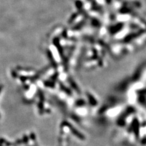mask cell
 Listing matches in <instances>:
<instances>
[{
  "label": "cell",
  "instance_id": "obj_5",
  "mask_svg": "<svg viewBox=\"0 0 146 146\" xmlns=\"http://www.w3.org/2000/svg\"><path fill=\"white\" fill-rule=\"evenodd\" d=\"M88 97H89L88 98H89L90 103L92 104V105H94V103L95 102V101H94V98H93V97H92L91 96H90V94H88Z\"/></svg>",
  "mask_w": 146,
  "mask_h": 146
},
{
  "label": "cell",
  "instance_id": "obj_7",
  "mask_svg": "<svg viewBox=\"0 0 146 146\" xmlns=\"http://www.w3.org/2000/svg\"><path fill=\"white\" fill-rule=\"evenodd\" d=\"M84 100H78V101H77V102H76V105H78V106H79V105H83V104H84Z\"/></svg>",
  "mask_w": 146,
  "mask_h": 146
},
{
  "label": "cell",
  "instance_id": "obj_8",
  "mask_svg": "<svg viewBox=\"0 0 146 146\" xmlns=\"http://www.w3.org/2000/svg\"><path fill=\"white\" fill-rule=\"evenodd\" d=\"M2 88H3V86H0V92H1V90H2Z\"/></svg>",
  "mask_w": 146,
  "mask_h": 146
},
{
  "label": "cell",
  "instance_id": "obj_6",
  "mask_svg": "<svg viewBox=\"0 0 146 146\" xmlns=\"http://www.w3.org/2000/svg\"><path fill=\"white\" fill-rule=\"evenodd\" d=\"M76 17H77V14L76 13H75V14H74L72 15V17H71V18H70V20L69 21V23H71L73 21H74V19L76 18Z\"/></svg>",
  "mask_w": 146,
  "mask_h": 146
},
{
  "label": "cell",
  "instance_id": "obj_2",
  "mask_svg": "<svg viewBox=\"0 0 146 146\" xmlns=\"http://www.w3.org/2000/svg\"><path fill=\"white\" fill-rule=\"evenodd\" d=\"M69 83H70V85H71V86H72V87L74 88L76 91H77V93H79V94H80V90H79V87L77 86V85H76V83H75V82L73 81L72 79H69Z\"/></svg>",
  "mask_w": 146,
  "mask_h": 146
},
{
  "label": "cell",
  "instance_id": "obj_3",
  "mask_svg": "<svg viewBox=\"0 0 146 146\" xmlns=\"http://www.w3.org/2000/svg\"><path fill=\"white\" fill-rule=\"evenodd\" d=\"M60 88H61L63 91H65L66 94H68V95H71V90L69 89H68V88H66L64 85L62 84V83H60Z\"/></svg>",
  "mask_w": 146,
  "mask_h": 146
},
{
  "label": "cell",
  "instance_id": "obj_4",
  "mask_svg": "<svg viewBox=\"0 0 146 146\" xmlns=\"http://www.w3.org/2000/svg\"><path fill=\"white\" fill-rule=\"evenodd\" d=\"M76 4L78 9H80L82 7V3L80 1H77V2L76 3Z\"/></svg>",
  "mask_w": 146,
  "mask_h": 146
},
{
  "label": "cell",
  "instance_id": "obj_1",
  "mask_svg": "<svg viewBox=\"0 0 146 146\" xmlns=\"http://www.w3.org/2000/svg\"><path fill=\"white\" fill-rule=\"evenodd\" d=\"M47 55L48 58H49V61H50L51 64L52 65V66H53L54 68H57V66L56 64V62H55V60H54V58L53 57V55H52V53H51V52L49 50L47 51Z\"/></svg>",
  "mask_w": 146,
  "mask_h": 146
}]
</instances>
